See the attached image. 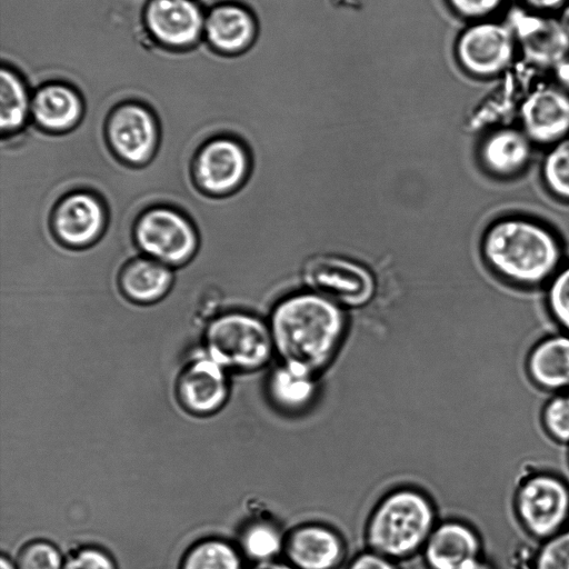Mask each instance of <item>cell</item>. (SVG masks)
<instances>
[{
  "instance_id": "1",
  "label": "cell",
  "mask_w": 569,
  "mask_h": 569,
  "mask_svg": "<svg viewBox=\"0 0 569 569\" xmlns=\"http://www.w3.org/2000/svg\"><path fill=\"white\" fill-rule=\"evenodd\" d=\"M342 308L315 292L276 305L269 328L279 362L319 376L333 360L346 332Z\"/></svg>"
},
{
  "instance_id": "2",
  "label": "cell",
  "mask_w": 569,
  "mask_h": 569,
  "mask_svg": "<svg viewBox=\"0 0 569 569\" xmlns=\"http://www.w3.org/2000/svg\"><path fill=\"white\" fill-rule=\"evenodd\" d=\"M481 252L495 273L519 287L548 283L562 267L557 236L542 223L521 216L490 224L482 237Z\"/></svg>"
},
{
  "instance_id": "3",
  "label": "cell",
  "mask_w": 569,
  "mask_h": 569,
  "mask_svg": "<svg viewBox=\"0 0 569 569\" xmlns=\"http://www.w3.org/2000/svg\"><path fill=\"white\" fill-rule=\"evenodd\" d=\"M438 522L432 499L421 489L402 486L375 505L365 539L368 549L398 561L421 552Z\"/></svg>"
},
{
  "instance_id": "4",
  "label": "cell",
  "mask_w": 569,
  "mask_h": 569,
  "mask_svg": "<svg viewBox=\"0 0 569 569\" xmlns=\"http://www.w3.org/2000/svg\"><path fill=\"white\" fill-rule=\"evenodd\" d=\"M207 356L224 369L251 372L271 361L274 347L269 325L243 312L216 318L206 331Z\"/></svg>"
},
{
  "instance_id": "5",
  "label": "cell",
  "mask_w": 569,
  "mask_h": 569,
  "mask_svg": "<svg viewBox=\"0 0 569 569\" xmlns=\"http://www.w3.org/2000/svg\"><path fill=\"white\" fill-rule=\"evenodd\" d=\"M452 50L460 71L477 81L501 77L519 56L512 30L497 18L463 23Z\"/></svg>"
},
{
  "instance_id": "6",
  "label": "cell",
  "mask_w": 569,
  "mask_h": 569,
  "mask_svg": "<svg viewBox=\"0 0 569 569\" xmlns=\"http://www.w3.org/2000/svg\"><path fill=\"white\" fill-rule=\"evenodd\" d=\"M515 511L526 532L548 539L569 519V487L557 475L537 472L525 479L515 495Z\"/></svg>"
},
{
  "instance_id": "7",
  "label": "cell",
  "mask_w": 569,
  "mask_h": 569,
  "mask_svg": "<svg viewBox=\"0 0 569 569\" xmlns=\"http://www.w3.org/2000/svg\"><path fill=\"white\" fill-rule=\"evenodd\" d=\"M302 278L315 292L342 307L368 303L376 290L375 277L359 262L336 254H316L302 268Z\"/></svg>"
},
{
  "instance_id": "8",
  "label": "cell",
  "mask_w": 569,
  "mask_h": 569,
  "mask_svg": "<svg viewBox=\"0 0 569 569\" xmlns=\"http://www.w3.org/2000/svg\"><path fill=\"white\" fill-rule=\"evenodd\" d=\"M505 21L513 32L523 62L550 71L569 56V33L556 14L529 10L520 4L510 8Z\"/></svg>"
},
{
  "instance_id": "9",
  "label": "cell",
  "mask_w": 569,
  "mask_h": 569,
  "mask_svg": "<svg viewBox=\"0 0 569 569\" xmlns=\"http://www.w3.org/2000/svg\"><path fill=\"white\" fill-rule=\"evenodd\" d=\"M134 237L142 251L164 264H180L197 248L192 224L169 208H152L137 221Z\"/></svg>"
},
{
  "instance_id": "10",
  "label": "cell",
  "mask_w": 569,
  "mask_h": 569,
  "mask_svg": "<svg viewBox=\"0 0 569 569\" xmlns=\"http://www.w3.org/2000/svg\"><path fill=\"white\" fill-rule=\"evenodd\" d=\"M518 119L533 144L550 147L569 136V93L553 82L538 83L522 97Z\"/></svg>"
},
{
  "instance_id": "11",
  "label": "cell",
  "mask_w": 569,
  "mask_h": 569,
  "mask_svg": "<svg viewBox=\"0 0 569 569\" xmlns=\"http://www.w3.org/2000/svg\"><path fill=\"white\" fill-rule=\"evenodd\" d=\"M106 133L112 150L122 160L139 164L151 158L158 127L148 108L137 102H124L110 111Z\"/></svg>"
},
{
  "instance_id": "12",
  "label": "cell",
  "mask_w": 569,
  "mask_h": 569,
  "mask_svg": "<svg viewBox=\"0 0 569 569\" xmlns=\"http://www.w3.org/2000/svg\"><path fill=\"white\" fill-rule=\"evenodd\" d=\"M203 9L196 0H149L144 22L152 38L171 49L194 46L203 36Z\"/></svg>"
},
{
  "instance_id": "13",
  "label": "cell",
  "mask_w": 569,
  "mask_h": 569,
  "mask_svg": "<svg viewBox=\"0 0 569 569\" xmlns=\"http://www.w3.org/2000/svg\"><path fill=\"white\" fill-rule=\"evenodd\" d=\"M342 535L322 522H303L286 532L283 556L296 569H337L345 560Z\"/></svg>"
},
{
  "instance_id": "14",
  "label": "cell",
  "mask_w": 569,
  "mask_h": 569,
  "mask_svg": "<svg viewBox=\"0 0 569 569\" xmlns=\"http://www.w3.org/2000/svg\"><path fill=\"white\" fill-rule=\"evenodd\" d=\"M479 532L460 519L439 521L421 553L428 569H471L482 561Z\"/></svg>"
},
{
  "instance_id": "15",
  "label": "cell",
  "mask_w": 569,
  "mask_h": 569,
  "mask_svg": "<svg viewBox=\"0 0 569 569\" xmlns=\"http://www.w3.org/2000/svg\"><path fill=\"white\" fill-rule=\"evenodd\" d=\"M249 157L239 142L218 138L204 144L194 160V177L208 192H231L241 186L249 172Z\"/></svg>"
},
{
  "instance_id": "16",
  "label": "cell",
  "mask_w": 569,
  "mask_h": 569,
  "mask_svg": "<svg viewBox=\"0 0 569 569\" xmlns=\"http://www.w3.org/2000/svg\"><path fill=\"white\" fill-rule=\"evenodd\" d=\"M226 370L208 356L193 360L178 379L177 392L181 405L198 416L218 411L229 395Z\"/></svg>"
},
{
  "instance_id": "17",
  "label": "cell",
  "mask_w": 569,
  "mask_h": 569,
  "mask_svg": "<svg viewBox=\"0 0 569 569\" xmlns=\"http://www.w3.org/2000/svg\"><path fill=\"white\" fill-rule=\"evenodd\" d=\"M203 32L206 40L217 51L238 54L253 44L258 36V21L246 6L222 2L206 14Z\"/></svg>"
},
{
  "instance_id": "18",
  "label": "cell",
  "mask_w": 569,
  "mask_h": 569,
  "mask_svg": "<svg viewBox=\"0 0 569 569\" xmlns=\"http://www.w3.org/2000/svg\"><path fill=\"white\" fill-rule=\"evenodd\" d=\"M532 152L533 143L520 127L503 126L482 138L478 157L491 176L508 179L526 170Z\"/></svg>"
},
{
  "instance_id": "19",
  "label": "cell",
  "mask_w": 569,
  "mask_h": 569,
  "mask_svg": "<svg viewBox=\"0 0 569 569\" xmlns=\"http://www.w3.org/2000/svg\"><path fill=\"white\" fill-rule=\"evenodd\" d=\"M104 224V211L98 199L86 192L63 198L52 216V228L57 237L71 246L92 242Z\"/></svg>"
},
{
  "instance_id": "20",
  "label": "cell",
  "mask_w": 569,
  "mask_h": 569,
  "mask_svg": "<svg viewBox=\"0 0 569 569\" xmlns=\"http://www.w3.org/2000/svg\"><path fill=\"white\" fill-rule=\"evenodd\" d=\"M318 379L315 373L279 362L267 377L268 400L283 415H302L318 398Z\"/></svg>"
},
{
  "instance_id": "21",
  "label": "cell",
  "mask_w": 569,
  "mask_h": 569,
  "mask_svg": "<svg viewBox=\"0 0 569 569\" xmlns=\"http://www.w3.org/2000/svg\"><path fill=\"white\" fill-rule=\"evenodd\" d=\"M36 123L48 131H67L83 114L81 96L70 86L51 82L32 92L31 109Z\"/></svg>"
},
{
  "instance_id": "22",
  "label": "cell",
  "mask_w": 569,
  "mask_h": 569,
  "mask_svg": "<svg viewBox=\"0 0 569 569\" xmlns=\"http://www.w3.org/2000/svg\"><path fill=\"white\" fill-rule=\"evenodd\" d=\"M527 373L546 390L569 388V335H550L535 345L526 360Z\"/></svg>"
},
{
  "instance_id": "23",
  "label": "cell",
  "mask_w": 569,
  "mask_h": 569,
  "mask_svg": "<svg viewBox=\"0 0 569 569\" xmlns=\"http://www.w3.org/2000/svg\"><path fill=\"white\" fill-rule=\"evenodd\" d=\"M171 281L170 269L154 259H134L120 274V286L126 296L139 302L159 299L168 291Z\"/></svg>"
},
{
  "instance_id": "24",
  "label": "cell",
  "mask_w": 569,
  "mask_h": 569,
  "mask_svg": "<svg viewBox=\"0 0 569 569\" xmlns=\"http://www.w3.org/2000/svg\"><path fill=\"white\" fill-rule=\"evenodd\" d=\"M31 109L29 89L17 72L4 66L0 69V128L2 133L19 130Z\"/></svg>"
},
{
  "instance_id": "25",
  "label": "cell",
  "mask_w": 569,
  "mask_h": 569,
  "mask_svg": "<svg viewBox=\"0 0 569 569\" xmlns=\"http://www.w3.org/2000/svg\"><path fill=\"white\" fill-rule=\"evenodd\" d=\"M286 533L270 519L249 522L240 536L244 556L254 562L276 560L283 555Z\"/></svg>"
},
{
  "instance_id": "26",
  "label": "cell",
  "mask_w": 569,
  "mask_h": 569,
  "mask_svg": "<svg viewBox=\"0 0 569 569\" xmlns=\"http://www.w3.org/2000/svg\"><path fill=\"white\" fill-rule=\"evenodd\" d=\"M181 569H242L239 551L220 539L203 540L184 556Z\"/></svg>"
},
{
  "instance_id": "27",
  "label": "cell",
  "mask_w": 569,
  "mask_h": 569,
  "mask_svg": "<svg viewBox=\"0 0 569 569\" xmlns=\"http://www.w3.org/2000/svg\"><path fill=\"white\" fill-rule=\"evenodd\" d=\"M540 173L549 192L569 202V136L548 148Z\"/></svg>"
},
{
  "instance_id": "28",
  "label": "cell",
  "mask_w": 569,
  "mask_h": 569,
  "mask_svg": "<svg viewBox=\"0 0 569 569\" xmlns=\"http://www.w3.org/2000/svg\"><path fill=\"white\" fill-rule=\"evenodd\" d=\"M547 284L548 310L562 332L569 335V263L562 266Z\"/></svg>"
},
{
  "instance_id": "29",
  "label": "cell",
  "mask_w": 569,
  "mask_h": 569,
  "mask_svg": "<svg viewBox=\"0 0 569 569\" xmlns=\"http://www.w3.org/2000/svg\"><path fill=\"white\" fill-rule=\"evenodd\" d=\"M541 421L555 441L569 443V393L550 398L542 407Z\"/></svg>"
},
{
  "instance_id": "30",
  "label": "cell",
  "mask_w": 569,
  "mask_h": 569,
  "mask_svg": "<svg viewBox=\"0 0 569 569\" xmlns=\"http://www.w3.org/2000/svg\"><path fill=\"white\" fill-rule=\"evenodd\" d=\"M532 569H569V530L556 533L538 547Z\"/></svg>"
},
{
  "instance_id": "31",
  "label": "cell",
  "mask_w": 569,
  "mask_h": 569,
  "mask_svg": "<svg viewBox=\"0 0 569 569\" xmlns=\"http://www.w3.org/2000/svg\"><path fill=\"white\" fill-rule=\"evenodd\" d=\"M64 560L58 548L48 541L28 543L20 552L18 569H62Z\"/></svg>"
},
{
  "instance_id": "32",
  "label": "cell",
  "mask_w": 569,
  "mask_h": 569,
  "mask_svg": "<svg viewBox=\"0 0 569 569\" xmlns=\"http://www.w3.org/2000/svg\"><path fill=\"white\" fill-rule=\"evenodd\" d=\"M507 0H445L450 12L463 23L496 18Z\"/></svg>"
},
{
  "instance_id": "33",
  "label": "cell",
  "mask_w": 569,
  "mask_h": 569,
  "mask_svg": "<svg viewBox=\"0 0 569 569\" xmlns=\"http://www.w3.org/2000/svg\"><path fill=\"white\" fill-rule=\"evenodd\" d=\"M62 569H117L112 558L97 548H83L64 560Z\"/></svg>"
},
{
  "instance_id": "34",
  "label": "cell",
  "mask_w": 569,
  "mask_h": 569,
  "mask_svg": "<svg viewBox=\"0 0 569 569\" xmlns=\"http://www.w3.org/2000/svg\"><path fill=\"white\" fill-rule=\"evenodd\" d=\"M347 569H399L397 561L367 549L355 556Z\"/></svg>"
},
{
  "instance_id": "35",
  "label": "cell",
  "mask_w": 569,
  "mask_h": 569,
  "mask_svg": "<svg viewBox=\"0 0 569 569\" xmlns=\"http://www.w3.org/2000/svg\"><path fill=\"white\" fill-rule=\"evenodd\" d=\"M519 4L540 13L556 14L568 0H518Z\"/></svg>"
},
{
  "instance_id": "36",
  "label": "cell",
  "mask_w": 569,
  "mask_h": 569,
  "mask_svg": "<svg viewBox=\"0 0 569 569\" xmlns=\"http://www.w3.org/2000/svg\"><path fill=\"white\" fill-rule=\"evenodd\" d=\"M550 72L552 82L569 93V56L558 62Z\"/></svg>"
},
{
  "instance_id": "37",
  "label": "cell",
  "mask_w": 569,
  "mask_h": 569,
  "mask_svg": "<svg viewBox=\"0 0 569 569\" xmlns=\"http://www.w3.org/2000/svg\"><path fill=\"white\" fill-rule=\"evenodd\" d=\"M250 569H296L288 561H282L279 559L254 562V565Z\"/></svg>"
},
{
  "instance_id": "38",
  "label": "cell",
  "mask_w": 569,
  "mask_h": 569,
  "mask_svg": "<svg viewBox=\"0 0 569 569\" xmlns=\"http://www.w3.org/2000/svg\"><path fill=\"white\" fill-rule=\"evenodd\" d=\"M558 20L565 30L569 33V0L562 6V8L556 13Z\"/></svg>"
},
{
  "instance_id": "39",
  "label": "cell",
  "mask_w": 569,
  "mask_h": 569,
  "mask_svg": "<svg viewBox=\"0 0 569 569\" xmlns=\"http://www.w3.org/2000/svg\"><path fill=\"white\" fill-rule=\"evenodd\" d=\"M0 569H18V567L3 555L0 559Z\"/></svg>"
},
{
  "instance_id": "40",
  "label": "cell",
  "mask_w": 569,
  "mask_h": 569,
  "mask_svg": "<svg viewBox=\"0 0 569 569\" xmlns=\"http://www.w3.org/2000/svg\"><path fill=\"white\" fill-rule=\"evenodd\" d=\"M471 569H490V568L485 562H481L480 565H478Z\"/></svg>"
}]
</instances>
